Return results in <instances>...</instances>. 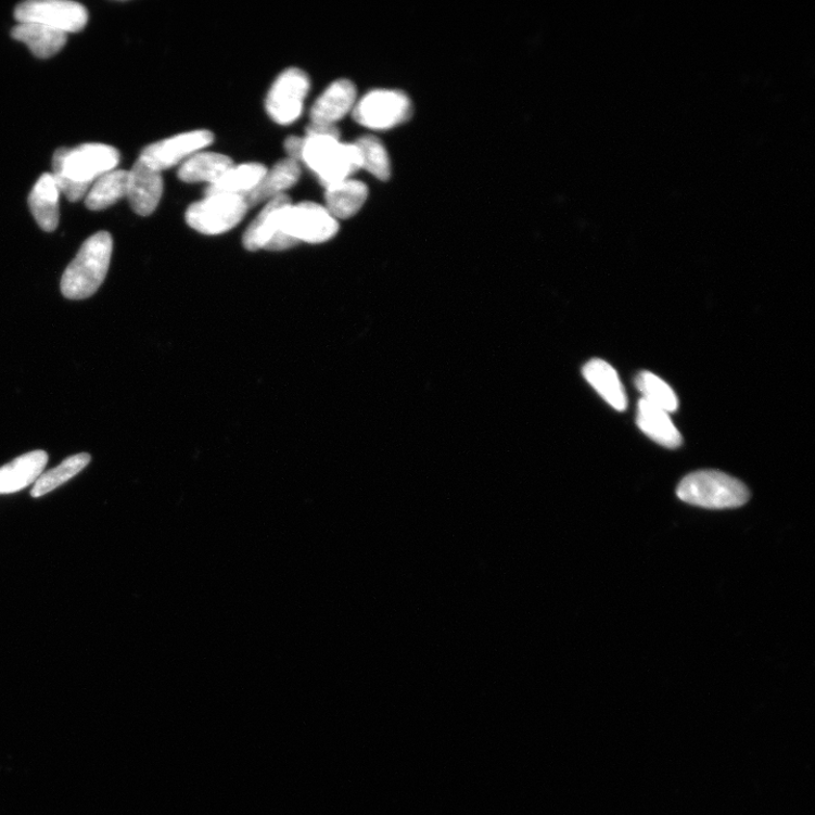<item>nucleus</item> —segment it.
Here are the masks:
<instances>
[{
	"instance_id": "obj_1",
	"label": "nucleus",
	"mask_w": 815,
	"mask_h": 815,
	"mask_svg": "<svg viewBox=\"0 0 815 815\" xmlns=\"http://www.w3.org/2000/svg\"><path fill=\"white\" fill-rule=\"evenodd\" d=\"M120 154L117 149L100 143L76 148H61L52 157L54 176L61 194L69 202L86 199L93 182L102 175L117 168Z\"/></svg>"
},
{
	"instance_id": "obj_2",
	"label": "nucleus",
	"mask_w": 815,
	"mask_h": 815,
	"mask_svg": "<svg viewBox=\"0 0 815 815\" xmlns=\"http://www.w3.org/2000/svg\"><path fill=\"white\" fill-rule=\"evenodd\" d=\"M338 231L339 222L326 206L314 202L292 203L283 209L266 251H285L301 243L322 244L332 240Z\"/></svg>"
},
{
	"instance_id": "obj_3",
	"label": "nucleus",
	"mask_w": 815,
	"mask_h": 815,
	"mask_svg": "<svg viewBox=\"0 0 815 815\" xmlns=\"http://www.w3.org/2000/svg\"><path fill=\"white\" fill-rule=\"evenodd\" d=\"M113 249L110 232L100 231L89 237L63 275L62 294L74 301L93 296L107 277Z\"/></svg>"
},
{
	"instance_id": "obj_4",
	"label": "nucleus",
	"mask_w": 815,
	"mask_h": 815,
	"mask_svg": "<svg viewBox=\"0 0 815 815\" xmlns=\"http://www.w3.org/2000/svg\"><path fill=\"white\" fill-rule=\"evenodd\" d=\"M676 494L683 502L714 510L739 508L750 499L742 482L717 470L690 473L679 483Z\"/></svg>"
},
{
	"instance_id": "obj_5",
	"label": "nucleus",
	"mask_w": 815,
	"mask_h": 815,
	"mask_svg": "<svg viewBox=\"0 0 815 815\" xmlns=\"http://www.w3.org/2000/svg\"><path fill=\"white\" fill-rule=\"evenodd\" d=\"M302 162L318 175L322 186L352 178L361 169V160L355 143L340 142V138L306 136Z\"/></svg>"
},
{
	"instance_id": "obj_6",
	"label": "nucleus",
	"mask_w": 815,
	"mask_h": 815,
	"mask_svg": "<svg viewBox=\"0 0 815 815\" xmlns=\"http://www.w3.org/2000/svg\"><path fill=\"white\" fill-rule=\"evenodd\" d=\"M247 202L242 195H207L188 208V225L200 233L216 235L239 225L247 214Z\"/></svg>"
},
{
	"instance_id": "obj_7",
	"label": "nucleus",
	"mask_w": 815,
	"mask_h": 815,
	"mask_svg": "<svg viewBox=\"0 0 815 815\" xmlns=\"http://www.w3.org/2000/svg\"><path fill=\"white\" fill-rule=\"evenodd\" d=\"M412 114L409 97L397 90H374L356 102L354 119L361 126L385 130L406 123Z\"/></svg>"
},
{
	"instance_id": "obj_8",
	"label": "nucleus",
	"mask_w": 815,
	"mask_h": 815,
	"mask_svg": "<svg viewBox=\"0 0 815 815\" xmlns=\"http://www.w3.org/2000/svg\"><path fill=\"white\" fill-rule=\"evenodd\" d=\"M17 23H38L65 34L81 33L89 20L87 9L68 0H29L16 7Z\"/></svg>"
},
{
	"instance_id": "obj_9",
	"label": "nucleus",
	"mask_w": 815,
	"mask_h": 815,
	"mask_svg": "<svg viewBox=\"0 0 815 815\" xmlns=\"http://www.w3.org/2000/svg\"><path fill=\"white\" fill-rule=\"evenodd\" d=\"M309 88V77L304 71L295 67L283 71L266 100L270 118L279 125L295 123L303 114Z\"/></svg>"
},
{
	"instance_id": "obj_10",
	"label": "nucleus",
	"mask_w": 815,
	"mask_h": 815,
	"mask_svg": "<svg viewBox=\"0 0 815 815\" xmlns=\"http://www.w3.org/2000/svg\"><path fill=\"white\" fill-rule=\"evenodd\" d=\"M215 141V136L206 129L188 131L147 147L139 160L152 169L163 173L186 163L198 152Z\"/></svg>"
},
{
	"instance_id": "obj_11",
	"label": "nucleus",
	"mask_w": 815,
	"mask_h": 815,
	"mask_svg": "<svg viewBox=\"0 0 815 815\" xmlns=\"http://www.w3.org/2000/svg\"><path fill=\"white\" fill-rule=\"evenodd\" d=\"M164 194V178L140 160L128 171L127 199L133 212L142 217L152 215Z\"/></svg>"
},
{
	"instance_id": "obj_12",
	"label": "nucleus",
	"mask_w": 815,
	"mask_h": 815,
	"mask_svg": "<svg viewBox=\"0 0 815 815\" xmlns=\"http://www.w3.org/2000/svg\"><path fill=\"white\" fill-rule=\"evenodd\" d=\"M357 89L349 80H338L313 104L310 119L314 124L333 125L353 112Z\"/></svg>"
},
{
	"instance_id": "obj_13",
	"label": "nucleus",
	"mask_w": 815,
	"mask_h": 815,
	"mask_svg": "<svg viewBox=\"0 0 815 815\" xmlns=\"http://www.w3.org/2000/svg\"><path fill=\"white\" fill-rule=\"evenodd\" d=\"M48 455L38 450L25 454L0 468V494H13L35 484L42 475Z\"/></svg>"
},
{
	"instance_id": "obj_14",
	"label": "nucleus",
	"mask_w": 815,
	"mask_h": 815,
	"mask_svg": "<svg viewBox=\"0 0 815 815\" xmlns=\"http://www.w3.org/2000/svg\"><path fill=\"white\" fill-rule=\"evenodd\" d=\"M60 196L54 176L43 174L29 196L31 214L43 231H54L60 225Z\"/></svg>"
},
{
	"instance_id": "obj_15",
	"label": "nucleus",
	"mask_w": 815,
	"mask_h": 815,
	"mask_svg": "<svg viewBox=\"0 0 815 815\" xmlns=\"http://www.w3.org/2000/svg\"><path fill=\"white\" fill-rule=\"evenodd\" d=\"M301 178L300 164L293 160H283L268 170L265 177L258 182V186L244 198L249 207L262 202L270 201L284 191L296 186Z\"/></svg>"
},
{
	"instance_id": "obj_16",
	"label": "nucleus",
	"mask_w": 815,
	"mask_h": 815,
	"mask_svg": "<svg viewBox=\"0 0 815 815\" xmlns=\"http://www.w3.org/2000/svg\"><path fill=\"white\" fill-rule=\"evenodd\" d=\"M13 39L29 47L40 60L54 58L65 47L67 34L38 23H17L12 30Z\"/></svg>"
},
{
	"instance_id": "obj_17",
	"label": "nucleus",
	"mask_w": 815,
	"mask_h": 815,
	"mask_svg": "<svg viewBox=\"0 0 815 815\" xmlns=\"http://www.w3.org/2000/svg\"><path fill=\"white\" fill-rule=\"evenodd\" d=\"M291 204L292 199L285 194L270 200L245 231L244 247L251 252L266 250L277 232L283 209Z\"/></svg>"
},
{
	"instance_id": "obj_18",
	"label": "nucleus",
	"mask_w": 815,
	"mask_h": 815,
	"mask_svg": "<svg viewBox=\"0 0 815 815\" xmlns=\"http://www.w3.org/2000/svg\"><path fill=\"white\" fill-rule=\"evenodd\" d=\"M326 207L338 219L356 216L368 198V189L357 179H346L326 188Z\"/></svg>"
},
{
	"instance_id": "obj_19",
	"label": "nucleus",
	"mask_w": 815,
	"mask_h": 815,
	"mask_svg": "<svg viewBox=\"0 0 815 815\" xmlns=\"http://www.w3.org/2000/svg\"><path fill=\"white\" fill-rule=\"evenodd\" d=\"M583 373L604 402L619 411L626 409L627 397L624 386L617 372L608 361L593 359L585 365Z\"/></svg>"
},
{
	"instance_id": "obj_20",
	"label": "nucleus",
	"mask_w": 815,
	"mask_h": 815,
	"mask_svg": "<svg viewBox=\"0 0 815 815\" xmlns=\"http://www.w3.org/2000/svg\"><path fill=\"white\" fill-rule=\"evenodd\" d=\"M637 424L648 437L665 448L676 449L682 444V435L670 413L642 399L638 405Z\"/></svg>"
},
{
	"instance_id": "obj_21",
	"label": "nucleus",
	"mask_w": 815,
	"mask_h": 815,
	"mask_svg": "<svg viewBox=\"0 0 815 815\" xmlns=\"http://www.w3.org/2000/svg\"><path fill=\"white\" fill-rule=\"evenodd\" d=\"M232 166L233 162L228 155L201 151L180 166L178 178L190 183L207 182L208 187H212Z\"/></svg>"
},
{
	"instance_id": "obj_22",
	"label": "nucleus",
	"mask_w": 815,
	"mask_h": 815,
	"mask_svg": "<svg viewBox=\"0 0 815 815\" xmlns=\"http://www.w3.org/2000/svg\"><path fill=\"white\" fill-rule=\"evenodd\" d=\"M267 171V167L260 164L233 165L214 186L206 189L205 196L215 194L245 196L258 186Z\"/></svg>"
},
{
	"instance_id": "obj_23",
	"label": "nucleus",
	"mask_w": 815,
	"mask_h": 815,
	"mask_svg": "<svg viewBox=\"0 0 815 815\" xmlns=\"http://www.w3.org/2000/svg\"><path fill=\"white\" fill-rule=\"evenodd\" d=\"M128 171L113 170L98 178L86 196L92 212H101L127 196Z\"/></svg>"
},
{
	"instance_id": "obj_24",
	"label": "nucleus",
	"mask_w": 815,
	"mask_h": 815,
	"mask_svg": "<svg viewBox=\"0 0 815 815\" xmlns=\"http://www.w3.org/2000/svg\"><path fill=\"white\" fill-rule=\"evenodd\" d=\"M91 461L88 454L72 456L58 468L43 472L35 483L31 495L36 498L55 491L80 473Z\"/></svg>"
},
{
	"instance_id": "obj_25",
	"label": "nucleus",
	"mask_w": 815,
	"mask_h": 815,
	"mask_svg": "<svg viewBox=\"0 0 815 815\" xmlns=\"http://www.w3.org/2000/svg\"><path fill=\"white\" fill-rule=\"evenodd\" d=\"M360 153L361 169L380 180L391 176V161L384 144L375 137L366 136L355 142Z\"/></svg>"
},
{
	"instance_id": "obj_26",
	"label": "nucleus",
	"mask_w": 815,
	"mask_h": 815,
	"mask_svg": "<svg viewBox=\"0 0 815 815\" xmlns=\"http://www.w3.org/2000/svg\"><path fill=\"white\" fill-rule=\"evenodd\" d=\"M636 385L642 393V400L659 407L668 413L678 408V399L674 390L660 377L650 372H641L636 379Z\"/></svg>"
},
{
	"instance_id": "obj_27",
	"label": "nucleus",
	"mask_w": 815,
	"mask_h": 815,
	"mask_svg": "<svg viewBox=\"0 0 815 815\" xmlns=\"http://www.w3.org/2000/svg\"><path fill=\"white\" fill-rule=\"evenodd\" d=\"M304 142L305 139L300 137H289L284 141V150L288 154L289 160H293L297 163L302 162Z\"/></svg>"
},
{
	"instance_id": "obj_28",
	"label": "nucleus",
	"mask_w": 815,
	"mask_h": 815,
	"mask_svg": "<svg viewBox=\"0 0 815 815\" xmlns=\"http://www.w3.org/2000/svg\"><path fill=\"white\" fill-rule=\"evenodd\" d=\"M306 136H327L340 138L336 126L310 123L306 128Z\"/></svg>"
}]
</instances>
